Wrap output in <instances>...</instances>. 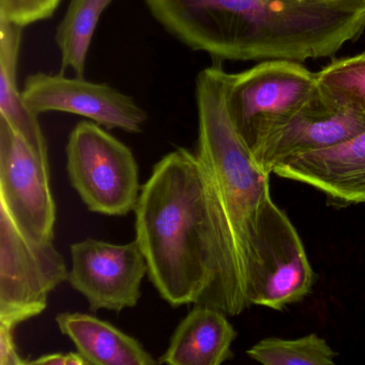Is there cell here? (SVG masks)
Here are the masks:
<instances>
[{"label": "cell", "instance_id": "obj_17", "mask_svg": "<svg viewBox=\"0 0 365 365\" xmlns=\"http://www.w3.org/2000/svg\"><path fill=\"white\" fill-rule=\"evenodd\" d=\"M247 354L264 365H333L339 356L316 333L294 339H264L252 346Z\"/></svg>", "mask_w": 365, "mask_h": 365}, {"label": "cell", "instance_id": "obj_12", "mask_svg": "<svg viewBox=\"0 0 365 365\" xmlns=\"http://www.w3.org/2000/svg\"><path fill=\"white\" fill-rule=\"evenodd\" d=\"M272 174L314 187L337 208L365 204V131L339 146L290 158Z\"/></svg>", "mask_w": 365, "mask_h": 365}, {"label": "cell", "instance_id": "obj_18", "mask_svg": "<svg viewBox=\"0 0 365 365\" xmlns=\"http://www.w3.org/2000/svg\"><path fill=\"white\" fill-rule=\"evenodd\" d=\"M316 81L324 99L365 116V53L332 61Z\"/></svg>", "mask_w": 365, "mask_h": 365}, {"label": "cell", "instance_id": "obj_10", "mask_svg": "<svg viewBox=\"0 0 365 365\" xmlns=\"http://www.w3.org/2000/svg\"><path fill=\"white\" fill-rule=\"evenodd\" d=\"M27 108L35 115L63 112L86 117L108 130L140 133L148 120L133 98L108 84L84 78H67L63 73H39L25 80L22 91Z\"/></svg>", "mask_w": 365, "mask_h": 365}, {"label": "cell", "instance_id": "obj_2", "mask_svg": "<svg viewBox=\"0 0 365 365\" xmlns=\"http://www.w3.org/2000/svg\"><path fill=\"white\" fill-rule=\"evenodd\" d=\"M181 43L221 61L326 58L365 31V0H145Z\"/></svg>", "mask_w": 365, "mask_h": 365}, {"label": "cell", "instance_id": "obj_20", "mask_svg": "<svg viewBox=\"0 0 365 365\" xmlns=\"http://www.w3.org/2000/svg\"><path fill=\"white\" fill-rule=\"evenodd\" d=\"M16 329L0 324V365H29L20 356L14 341Z\"/></svg>", "mask_w": 365, "mask_h": 365}, {"label": "cell", "instance_id": "obj_9", "mask_svg": "<svg viewBox=\"0 0 365 365\" xmlns=\"http://www.w3.org/2000/svg\"><path fill=\"white\" fill-rule=\"evenodd\" d=\"M70 251L68 282L85 297L91 312H121L136 307L148 267L135 240L114 245L88 238L73 243Z\"/></svg>", "mask_w": 365, "mask_h": 365}, {"label": "cell", "instance_id": "obj_16", "mask_svg": "<svg viewBox=\"0 0 365 365\" xmlns=\"http://www.w3.org/2000/svg\"><path fill=\"white\" fill-rule=\"evenodd\" d=\"M113 0H71L55 41L61 51V73L71 69L78 78H84L87 55L102 14Z\"/></svg>", "mask_w": 365, "mask_h": 365}, {"label": "cell", "instance_id": "obj_7", "mask_svg": "<svg viewBox=\"0 0 365 365\" xmlns=\"http://www.w3.org/2000/svg\"><path fill=\"white\" fill-rule=\"evenodd\" d=\"M250 272V304L283 311L311 294L315 273L298 230L272 198L267 202Z\"/></svg>", "mask_w": 365, "mask_h": 365}, {"label": "cell", "instance_id": "obj_3", "mask_svg": "<svg viewBox=\"0 0 365 365\" xmlns=\"http://www.w3.org/2000/svg\"><path fill=\"white\" fill-rule=\"evenodd\" d=\"M227 78L221 65L202 70L196 78L197 155L227 210L247 287L260 217L272 198L270 174L260 168L232 123L226 104Z\"/></svg>", "mask_w": 365, "mask_h": 365}, {"label": "cell", "instance_id": "obj_8", "mask_svg": "<svg viewBox=\"0 0 365 365\" xmlns=\"http://www.w3.org/2000/svg\"><path fill=\"white\" fill-rule=\"evenodd\" d=\"M0 209L34 240L54 239L56 204L48 157L34 150L0 117Z\"/></svg>", "mask_w": 365, "mask_h": 365}, {"label": "cell", "instance_id": "obj_15", "mask_svg": "<svg viewBox=\"0 0 365 365\" xmlns=\"http://www.w3.org/2000/svg\"><path fill=\"white\" fill-rule=\"evenodd\" d=\"M23 27L0 18V117L40 155H48V144L38 121L18 86L19 55Z\"/></svg>", "mask_w": 365, "mask_h": 365}, {"label": "cell", "instance_id": "obj_13", "mask_svg": "<svg viewBox=\"0 0 365 365\" xmlns=\"http://www.w3.org/2000/svg\"><path fill=\"white\" fill-rule=\"evenodd\" d=\"M237 337L227 315L207 304H194L181 320L159 363L170 365H220L234 358Z\"/></svg>", "mask_w": 365, "mask_h": 365}, {"label": "cell", "instance_id": "obj_11", "mask_svg": "<svg viewBox=\"0 0 365 365\" xmlns=\"http://www.w3.org/2000/svg\"><path fill=\"white\" fill-rule=\"evenodd\" d=\"M365 131V116L331 103L322 95L309 102L254 153L260 168L275 166L302 153L339 146Z\"/></svg>", "mask_w": 365, "mask_h": 365}, {"label": "cell", "instance_id": "obj_19", "mask_svg": "<svg viewBox=\"0 0 365 365\" xmlns=\"http://www.w3.org/2000/svg\"><path fill=\"white\" fill-rule=\"evenodd\" d=\"M61 3V0H0V18L24 29L50 19Z\"/></svg>", "mask_w": 365, "mask_h": 365}, {"label": "cell", "instance_id": "obj_6", "mask_svg": "<svg viewBox=\"0 0 365 365\" xmlns=\"http://www.w3.org/2000/svg\"><path fill=\"white\" fill-rule=\"evenodd\" d=\"M68 277L53 240L29 238L0 209V324L16 329L43 313L51 292Z\"/></svg>", "mask_w": 365, "mask_h": 365}, {"label": "cell", "instance_id": "obj_21", "mask_svg": "<svg viewBox=\"0 0 365 365\" xmlns=\"http://www.w3.org/2000/svg\"><path fill=\"white\" fill-rule=\"evenodd\" d=\"M88 365L87 361L78 352L69 354H44L33 361L29 365Z\"/></svg>", "mask_w": 365, "mask_h": 365}, {"label": "cell", "instance_id": "obj_4", "mask_svg": "<svg viewBox=\"0 0 365 365\" xmlns=\"http://www.w3.org/2000/svg\"><path fill=\"white\" fill-rule=\"evenodd\" d=\"M318 96L316 73L298 61H260L247 71L228 73V113L253 155Z\"/></svg>", "mask_w": 365, "mask_h": 365}, {"label": "cell", "instance_id": "obj_5", "mask_svg": "<svg viewBox=\"0 0 365 365\" xmlns=\"http://www.w3.org/2000/svg\"><path fill=\"white\" fill-rule=\"evenodd\" d=\"M70 182L85 206L100 215L125 217L135 210L142 187L129 147L93 121H81L67 144Z\"/></svg>", "mask_w": 365, "mask_h": 365}, {"label": "cell", "instance_id": "obj_1", "mask_svg": "<svg viewBox=\"0 0 365 365\" xmlns=\"http://www.w3.org/2000/svg\"><path fill=\"white\" fill-rule=\"evenodd\" d=\"M134 212L147 274L168 304L211 305L228 316L251 305L232 222L197 153L178 148L162 158Z\"/></svg>", "mask_w": 365, "mask_h": 365}, {"label": "cell", "instance_id": "obj_14", "mask_svg": "<svg viewBox=\"0 0 365 365\" xmlns=\"http://www.w3.org/2000/svg\"><path fill=\"white\" fill-rule=\"evenodd\" d=\"M56 322L88 365H155L144 346L110 322L84 313H61Z\"/></svg>", "mask_w": 365, "mask_h": 365}]
</instances>
